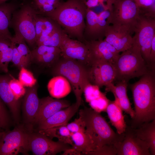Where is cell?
Returning <instances> with one entry per match:
<instances>
[{
	"label": "cell",
	"instance_id": "obj_1",
	"mask_svg": "<svg viewBox=\"0 0 155 155\" xmlns=\"http://www.w3.org/2000/svg\"><path fill=\"white\" fill-rule=\"evenodd\" d=\"M130 87L135 109L131 127L136 128L155 119V72L143 75Z\"/></svg>",
	"mask_w": 155,
	"mask_h": 155
},
{
	"label": "cell",
	"instance_id": "obj_2",
	"mask_svg": "<svg viewBox=\"0 0 155 155\" xmlns=\"http://www.w3.org/2000/svg\"><path fill=\"white\" fill-rule=\"evenodd\" d=\"M86 9L80 0H67L62 1L54 11L44 16L57 23L69 38L84 43Z\"/></svg>",
	"mask_w": 155,
	"mask_h": 155
},
{
	"label": "cell",
	"instance_id": "obj_3",
	"mask_svg": "<svg viewBox=\"0 0 155 155\" xmlns=\"http://www.w3.org/2000/svg\"><path fill=\"white\" fill-rule=\"evenodd\" d=\"M79 114L84 123L85 132L93 141L96 151L103 147L115 148V144L123 140L124 133H115L100 113L84 106L79 110Z\"/></svg>",
	"mask_w": 155,
	"mask_h": 155
},
{
	"label": "cell",
	"instance_id": "obj_4",
	"mask_svg": "<svg viewBox=\"0 0 155 155\" xmlns=\"http://www.w3.org/2000/svg\"><path fill=\"white\" fill-rule=\"evenodd\" d=\"M122 52L113 64L115 72L114 81L127 83L132 78L155 72L142 57L139 47L134 41L131 47Z\"/></svg>",
	"mask_w": 155,
	"mask_h": 155
},
{
	"label": "cell",
	"instance_id": "obj_5",
	"mask_svg": "<svg viewBox=\"0 0 155 155\" xmlns=\"http://www.w3.org/2000/svg\"><path fill=\"white\" fill-rule=\"evenodd\" d=\"M51 68L53 75H61L67 80L71 84L76 100H82V96L84 88L90 83L86 68L75 60L61 56Z\"/></svg>",
	"mask_w": 155,
	"mask_h": 155
},
{
	"label": "cell",
	"instance_id": "obj_6",
	"mask_svg": "<svg viewBox=\"0 0 155 155\" xmlns=\"http://www.w3.org/2000/svg\"><path fill=\"white\" fill-rule=\"evenodd\" d=\"M28 131L23 124L16 127L11 131L0 133V155H15L20 153L26 155Z\"/></svg>",
	"mask_w": 155,
	"mask_h": 155
},
{
	"label": "cell",
	"instance_id": "obj_7",
	"mask_svg": "<svg viewBox=\"0 0 155 155\" xmlns=\"http://www.w3.org/2000/svg\"><path fill=\"white\" fill-rule=\"evenodd\" d=\"M13 15L10 26L13 25L15 32L21 35L30 46L36 44L35 24L38 14L32 7L24 5Z\"/></svg>",
	"mask_w": 155,
	"mask_h": 155
},
{
	"label": "cell",
	"instance_id": "obj_8",
	"mask_svg": "<svg viewBox=\"0 0 155 155\" xmlns=\"http://www.w3.org/2000/svg\"><path fill=\"white\" fill-rule=\"evenodd\" d=\"M133 30V41L139 47L142 57L151 68L149 57L152 42L155 36V18L140 14Z\"/></svg>",
	"mask_w": 155,
	"mask_h": 155
},
{
	"label": "cell",
	"instance_id": "obj_9",
	"mask_svg": "<svg viewBox=\"0 0 155 155\" xmlns=\"http://www.w3.org/2000/svg\"><path fill=\"white\" fill-rule=\"evenodd\" d=\"M109 0L108 7L110 11L111 24L125 26L133 30L140 14L136 3L131 0Z\"/></svg>",
	"mask_w": 155,
	"mask_h": 155
},
{
	"label": "cell",
	"instance_id": "obj_10",
	"mask_svg": "<svg viewBox=\"0 0 155 155\" xmlns=\"http://www.w3.org/2000/svg\"><path fill=\"white\" fill-rule=\"evenodd\" d=\"M110 15L108 8L104 9L98 14L91 9L87 8L83 33L85 41L104 39L106 30L111 24Z\"/></svg>",
	"mask_w": 155,
	"mask_h": 155
},
{
	"label": "cell",
	"instance_id": "obj_11",
	"mask_svg": "<svg viewBox=\"0 0 155 155\" xmlns=\"http://www.w3.org/2000/svg\"><path fill=\"white\" fill-rule=\"evenodd\" d=\"M28 146L29 151L35 155H55L72 148L69 144L52 139L37 131L28 132Z\"/></svg>",
	"mask_w": 155,
	"mask_h": 155
},
{
	"label": "cell",
	"instance_id": "obj_12",
	"mask_svg": "<svg viewBox=\"0 0 155 155\" xmlns=\"http://www.w3.org/2000/svg\"><path fill=\"white\" fill-rule=\"evenodd\" d=\"M60 48L62 57L77 61L87 70L91 65L92 57L84 43L71 39L65 33Z\"/></svg>",
	"mask_w": 155,
	"mask_h": 155
},
{
	"label": "cell",
	"instance_id": "obj_13",
	"mask_svg": "<svg viewBox=\"0 0 155 155\" xmlns=\"http://www.w3.org/2000/svg\"><path fill=\"white\" fill-rule=\"evenodd\" d=\"M114 147L118 155H151L148 145L135 135L131 126L127 127L123 140Z\"/></svg>",
	"mask_w": 155,
	"mask_h": 155
},
{
	"label": "cell",
	"instance_id": "obj_14",
	"mask_svg": "<svg viewBox=\"0 0 155 155\" xmlns=\"http://www.w3.org/2000/svg\"><path fill=\"white\" fill-rule=\"evenodd\" d=\"M132 28L123 25H110L105 32L106 41L119 53L124 51L131 47L133 43Z\"/></svg>",
	"mask_w": 155,
	"mask_h": 155
},
{
	"label": "cell",
	"instance_id": "obj_15",
	"mask_svg": "<svg viewBox=\"0 0 155 155\" xmlns=\"http://www.w3.org/2000/svg\"><path fill=\"white\" fill-rule=\"evenodd\" d=\"M88 80L91 84L99 88L113 82L115 78L113 64L103 61H93L87 70Z\"/></svg>",
	"mask_w": 155,
	"mask_h": 155
},
{
	"label": "cell",
	"instance_id": "obj_16",
	"mask_svg": "<svg viewBox=\"0 0 155 155\" xmlns=\"http://www.w3.org/2000/svg\"><path fill=\"white\" fill-rule=\"evenodd\" d=\"M36 85L26 89L22 104L23 118L25 127L29 131L33 130L40 103Z\"/></svg>",
	"mask_w": 155,
	"mask_h": 155
},
{
	"label": "cell",
	"instance_id": "obj_17",
	"mask_svg": "<svg viewBox=\"0 0 155 155\" xmlns=\"http://www.w3.org/2000/svg\"><path fill=\"white\" fill-rule=\"evenodd\" d=\"M84 43L88 48L92 61H103L113 64L120 55L113 46L103 40L85 41Z\"/></svg>",
	"mask_w": 155,
	"mask_h": 155
},
{
	"label": "cell",
	"instance_id": "obj_18",
	"mask_svg": "<svg viewBox=\"0 0 155 155\" xmlns=\"http://www.w3.org/2000/svg\"><path fill=\"white\" fill-rule=\"evenodd\" d=\"M70 105L69 102L65 100L54 99L49 96L40 99L34 125H38L58 111Z\"/></svg>",
	"mask_w": 155,
	"mask_h": 155
},
{
	"label": "cell",
	"instance_id": "obj_19",
	"mask_svg": "<svg viewBox=\"0 0 155 155\" xmlns=\"http://www.w3.org/2000/svg\"><path fill=\"white\" fill-rule=\"evenodd\" d=\"M31 52L32 61L45 67L51 68L61 57L60 48L44 45L37 46Z\"/></svg>",
	"mask_w": 155,
	"mask_h": 155
},
{
	"label": "cell",
	"instance_id": "obj_20",
	"mask_svg": "<svg viewBox=\"0 0 155 155\" xmlns=\"http://www.w3.org/2000/svg\"><path fill=\"white\" fill-rule=\"evenodd\" d=\"M83 101L76 100L75 102L66 108L60 110L42 122L38 124L37 129H45L53 127L66 125L68 121L82 105Z\"/></svg>",
	"mask_w": 155,
	"mask_h": 155
},
{
	"label": "cell",
	"instance_id": "obj_21",
	"mask_svg": "<svg viewBox=\"0 0 155 155\" xmlns=\"http://www.w3.org/2000/svg\"><path fill=\"white\" fill-rule=\"evenodd\" d=\"M10 78L8 75H0V98L9 107L15 123L18 124L20 103L19 100L15 99L9 87Z\"/></svg>",
	"mask_w": 155,
	"mask_h": 155
},
{
	"label": "cell",
	"instance_id": "obj_22",
	"mask_svg": "<svg viewBox=\"0 0 155 155\" xmlns=\"http://www.w3.org/2000/svg\"><path fill=\"white\" fill-rule=\"evenodd\" d=\"M117 82L116 85L112 82L106 86V90L113 94L115 98L114 101L132 119L135 116V111L132 108L127 95V83L123 81Z\"/></svg>",
	"mask_w": 155,
	"mask_h": 155
},
{
	"label": "cell",
	"instance_id": "obj_23",
	"mask_svg": "<svg viewBox=\"0 0 155 155\" xmlns=\"http://www.w3.org/2000/svg\"><path fill=\"white\" fill-rule=\"evenodd\" d=\"M71 136L73 144L72 147L78 155H89L97 150L93 141L85 132L71 133Z\"/></svg>",
	"mask_w": 155,
	"mask_h": 155
},
{
	"label": "cell",
	"instance_id": "obj_24",
	"mask_svg": "<svg viewBox=\"0 0 155 155\" xmlns=\"http://www.w3.org/2000/svg\"><path fill=\"white\" fill-rule=\"evenodd\" d=\"M132 129L135 135L148 145L151 154L155 155V119Z\"/></svg>",
	"mask_w": 155,
	"mask_h": 155
},
{
	"label": "cell",
	"instance_id": "obj_25",
	"mask_svg": "<svg viewBox=\"0 0 155 155\" xmlns=\"http://www.w3.org/2000/svg\"><path fill=\"white\" fill-rule=\"evenodd\" d=\"M47 88L51 96L60 99L68 95L71 92V87L65 78L59 75L54 76L49 80Z\"/></svg>",
	"mask_w": 155,
	"mask_h": 155
},
{
	"label": "cell",
	"instance_id": "obj_26",
	"mask_svg": "<svg viewBox=\"0 0 155 155\" xmlns=\"http://www.w3.org/2000/svg\"><path fill=\"white\" fill-rule=\"evenodd\" d=\"M122 111L114 101L111 100L106 111L111 123L116 128L117 133L119 134L124 133L127 127Z\"/></svg>",
	"mask_w": 155,
	"mask_h": 155
},
{
	"label": "cell",
	"instance_id": "obj_27",
	"mask_svg": "<svg viewBox=\"0 0 155 155\" xmlns=\"http://www.w3.org/2000/svg\"><path fill=\"white\" fill-rule=\"evenodd\" d=\"M16 8V5L10 3L0 4V35L12 38L9 27Z\"/></svg>",
	"mask_w": 155,
	"mask_h": 155
},
{
	"label": "cell",
	"instance_id": "obj_28",
	"mask_svg": "<svg viewBox=\"0 0 155 155\" xmlns=\"http://www.w3.org/2000/svg\"><path fill=\"white\" fill-rule=\"evenodd\" d=\"M12 38L0 35V71L5 73L8 71V65L12 60Z\"/></svg>",
	"mask_w": 155,
	"mask_h": 155
},
{
	"label": "cell",
	"instance_id": "obj_29",
	"mask_svg": "<svg viewBox=\"0 0 155 155\" xmlns=\"http://www.w3.org/2000/svg\"><path fill=\"white\" fill-rule=\"evenodd\" d=\"M66 125L55 127L45 129L38 130L39 132L52 139L57 138L58 141L73 146L71 133L67 129Z\"/></svg>",
	"mask_w": 155,
	"mask_h": 155
},
{
	"label": "cell",
	"instance_id": "obj_30",
	"mask_svg": "<svg viewBox=\"0 0 155 155\" xmlns=\"http://www.w3.org/2000/svg\"><path fill=\"white\" fill-rule=\"evenodd\" d=\"M59 26L55 22L48 17L37 16L35 24L36 40L40 36L51 33Z\"/></svg>",
	"mask_w": 155,
	"mask_h": 155
},
{
	"label": "cell",
	"instance_id": "obj_31",
	"mask_svg": "<svg viewBox=\"0 0 155 155\" xmlns=\"http://www.w3.org/2000/svg\"><path fill=\"white\" fill-rule=\"evenodd\" d=\"M64 33L59 26L51 33L39 37L36 40V44L37 46L44 45L60 48Z\"/></svg>",
	"mask_w": 155,
	"mask_h": 155
},
{
	"label": "cell",
	"instance_id": "obj_32",
	"mask_svg": "<svg viewBox=\"0 0 155 155\" xmlns=\"http://www.w3.org/2000/svg\"><path fill=\"white\" fill-rule=\"evenodd\" d=\"M62 2L61 0H34L32 7L38 15L44 16L54 11Z\"/></svg>",
	"mask_w": 155,
	"mask_h": 155
},
{
	"label": "cell",
	"instance_id": "obj_33",
	"mask_svg": "<svg viewBox=\"0 0 155 155\" xmlns=\"http://www.w3.org/2000/svg\"><path fill=\"white\" fill-rule=\"evenodd\" d=\"M15 33L12 38V42L28 66L32 61L31 51L27 45L23 37L17 32Z\"/></svg>",
	"mask_w": 155,
	"mask_h": 155
},
{
	"label": "cell",
	"instance_id": "obj_34",
	"mask_svg": "<svg viewBox=\"0 0 155 155\" xmlns=\"http://www.w3.org/2000/svg\"><path fill=\"white\" fill-rule=\"evenodd\" d=\"M140 14L155 18V0H136Z\"/></svg>",
	"mask_w": 155,
	"mask_h": 155
},
{
	"label": "cell",
	"instance_id": "obj_35",
	"mask_svg": "<svg viewBox=\"0 0 155 155\" xmlns=\"http://www.w3.org/2000/svg\"><path fill=\"white\" fill-rule=\"evenodd\" d=\"M83 93L84 94L86 101L88 103L98 99L106 94L100 91L98 86L90 83L85 86Z\"/></svg>",
	"mask_w": 155,
	"mask_h": 155
},
{
	"label": "cell",
	"instance_id": "obj_36",
	"mask_svg": "<svg viewBox=\"0 0 155 155\" xmlns=\"http://www.w3.org/2000/svg\"><path fill=\"white\" fill-rule=\"evenodd\" d=\"M19 80L24 86L31 87L35 85L37 80L33 73L25 67L20 69Z\"/></svg>",
	"mask_w": 155,
	"mask_h": 155
},
{
	"label": "cell",
	"instance_id": "obj_37",
	"mask_svg": "<svg viewBox=\"0 0 155 155\" xmlns=\"http://www.w3.org/2000/svg\"><path fill=\"white\" fill-rule=\"evenodd\" d=\"M9 86L15 98L17 100L24 96L26 89L19 80L12 78L10 79Z\"/></svg>",
	"mask_w": 155,
	"mask_h": 155
},
{
	"label": "cell",
	"instance_id": "obj_38",
	"mask_svg": "<svg viewBox=\"0 0 155 155\" xmlns=\"http://www.w3.org/2000/svg\"><path fill=\"white\" fill-rule=\"evenodd\" d=\"M110 100L107 98L105 94L96 100L90 102L89 103L92 109L100 113L103 111L106 112Z\"/></svg>",
	"mask_w": 155,
	"mask_h": 155
},
{
	"label": "cell",
	"instance_id": "obj_39",
	"mask_svg": "<svg viewBox=\"0 0 155 155\" xmlns=\"http://www.w3.org/2000/svg\"><path fill=\"white\" fill-rule=\"evenodd\" d=\"M12 43V62L14 65L20 69L22 67L26 68L28 65L24 59L18 52L15 44Z\"/></svg>",
	"mask_w": 155,
	"mask_h": 155
},
{
	"label": "cell",
	"instance_id": "obj_40",
	"mask_svg": "<svg viewBox=\"0 0 155 155\" xmlns=\"http://www.w3.org/2000/svg\"><path fill=\"white\" fill-rule=\"evenodd\" d=\"M66 125L71 133L79 132H85V126L84 123L80 117L78 118L75 119L73 121L67 123Z\"/></svg>",
	"mask_w": 155,
	"mask_h": 155
},
{
	"label": "cell",
	"instance_id": "obj_41",
	"mask_svg": "<svg viewBox=\"0 0 155 155\" xmlns=\"http://www.w3.org/2000/svg\"><path fill=\"white\" fill-rule=\"evenodd\" d=\"M10 122L9 115L0 98V127L7 129Z\"/></svg>",
	"mask_w": 155,
	"mask_h": 155
},
{
	"label": "cell",
	"instance_id": "obj_42",
	"mask_svg": "<svg viewBox=\"0 0 155 155\" xmlns=\"http://www.w3.org/2000/svg\"><path fill=\"white\" fill-rule=\"evenodd\" d=\"M149 59L151 68L153 71H155V36L152 42Z\"/></svg>",
	"mask_w": 155,
	"mask_h": 155
},
{
	"label": "cell",
	"instance_id": "obj_43",
	"mask_svg": "<svg viewBox=\"0 0 155 155\" xmlns=\"http://www.w3.org/2000/svg\"><path fill=\"white\" fill-rule=\"evenodd\" d=\"M86 6L87 8L91 9L98 5L99 3L103 4L104 0H80Z\"/></svg>",
	"mask_w": 155,
	"mask_h": 155
},
{
	"label": "cell",
	"instance_id": "obj_44",
	"mask_svg": "<svg viewBox=\"0 0 155 155\" xmlns=\"http://www.w3.org/2000/svg\"><path fill=\"white\" fill-rule=\"evenodd\" d=\"M9 0H0V4L5 3L7 1Z\"/></svg>",
	"mask_w": 155,
	"mask_h": 155
},
{
	"label": "cell",
	"instance_id": "obj_45",
	"mask_svg": "<svg viewBox=\"0 0 155 155\" xmlns=\"http://www.w3.org/2000/svg\"><path fill=\"white\" fill-rule=\"evenodd\" d=\"M131 0L133 1H134V2H135L136 0Z\"/></svg>",
	"mask_w": 155,
	"mask_h": 155
},
{
	"label": "cell",
	"instance_id": "obj_46",
	"mask_svg": "<svg viewBox=\"0 0 155 155\" xmlns=\"http://www.w3.org/2000/svg\"><path fill=\"white\" fill-rule=\"evenodd\" d=\"M1 128L0 127V133L2 131H1Z\"/></svg>",
	"mask_w": 155,
	"mask_h": 155
}]
</instances>
